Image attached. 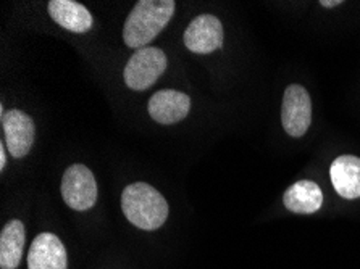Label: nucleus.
<instances>
[{
  "mask_svg": "<svg viewBox=\"0 0 360 269\" xmlns=\"http://www.w3.org/2000/svg\"><path fill=\"white\" fill-rule=\"evenodd\" d=\"M173 0H141L131 10L123 27V39L131 48H144L168 25L174 13Z\"/></svg>",
  "mask_w": 360,
  "mask_h": 269,
  "instance_id": "nucleus-1",
  "label": "nucleus"
},
{
  "mask_svg": "<svg viewBox=\"0 0 360 269\" xmlns=\"http://www.w3.org/2000/svg\"><path fill=\"white\" fill-rule=\"evenodd\" d=\"M122 210L131 224L144 230L159 229L168 218L165 197L146 183H134L124 188Z\"/></svg>",
  "mask_w": 360,
  "mask_h": 269,
  "instance_id": "nucleus-2",
  "label": "nucleus"
},
{
  "mask_svg": "<svg viewBox=\"0 0 360 269\" xmlns=\"http://www.w3.org/2000/svg\"><path fill=\"white\" fill-rule=\"evenodd\" d=\"M167 57L160 48L144 47L136 51L124 68V82L133 91H146L165 73Z\"/></svg>",
  "mask_w": 360,
  "mask_h": 269,
  "instance_id": "nucleus-3",
  "label": "nucleus"
},
{
  "mask_svg": "<svg viewBox=\"0 0 360 269\" xmlns=\"http://www.w3.org/2000/svg\"><path fill=\"white\" fill-rule=\"evenodd\" d=\"M62 197L76 211H86L97 202V183L92 171L84 164H72L63 174Z\"/></svg>",
  "mask_w": 360,
  "mask_h": 269,
  "instance_id": "nucleus-4",
  "label": "nucleus"
},
{
  "mask_svg": "<svg viewBox=\"0 0 360 269\" xmlns=\"http://www.w3.org/2000/svg\"><path fill=\"white\" fill-rule=\"evenodd\" d=\"M312 122V102L309 92L299 84L286 87L281 107V123L286 133L301 137L310 128Z\"/></svg>",
  "mask_w": 360,
  "mask_h": 269,
  "instance_id": "nucleus-5",
  "label": "nucleus"
},
{
  "mask_svg": "<svg viewBox=\"0 0 360 269\" xmlns=\"http://www.w3.org/2000/svg\"><path fill=\"white\" fill-rule=\"evenodd\" d=\"M184 46L194 53H212L223 46V26L217 16L200 15L184 31Z\"/></svg>",
  "mask_w": 360,
  "mask_h": 269,
  "instance_id": "nucleus-6",
  "label": "nucleus"
},
{
  "mask_svg": "<svg viewBox=\"0 0 360 269\" xmlns=\"http://www.w3.org/2000/svg\"><path fill=\"white\" fill-rule=\"evenodd\" d=\"M5 145L13 158H23L34 142V123L21 110H10L2 117Z\"/></svg>",
  "mask_w": 360,
  "mask_h": 269,
  "instance_id": "nucleus-7",
  "label": "nucleus"
},
{
  "mask_svg": "<svg viewBox=\"0 0 360 269\" xmlns=\"http://www.w3.org/2000/svg\"><path fill=\"white\" fill-rule=\"evenodd\" d=\"M191 98L179 91L163 89L155 92L149 100V114L160 124H174L188 117Z\"/></svg>",
  "mask_w": 360,
  "mask_h": 269,
  "instance_id": "nucleus-8",
  "label": "nucleus"
},
{
  "mask_svg": "<svg viewBox=\"0 0 360 269\" xmlns=\"http://www.w3.org/2000/svg\"><path fill=\"white\" fill-rule=\"evenodd\" d=\"M67 250L57 235L42 232L32 240L28 254L30 269H67Z\"/></svg>",
  "mask_w": 360,
  "mask_h": 269,
  "instance_id": "nucleus-9",
  "label": "nucleus"
},
{
  "mask_svg": "<svg viewBox=\"0 0 360 269\" xmlns=\"http://www.w3.org/2000/svg\"><path fill=\"white\" fill-rule=\"evenodd\" d=\"M330 176L333 188L342 199L354 200L360 197V158L352 155L338 157L331 163Z\"/></svg>",
  "mask_w": 360,
  "mask_h": 269,
  "instance_id": "nucleus-10",
  "label": "nucleus"
},
{
  "mask_svg": "<svg viewBox=\"0 0 360 269\" xmlns=\"http://www.w3.org/2000/svg\"><path fill=\"white\" fill-rule=\"evenodd\" d=\"M49 15L58 26L73 32H86L92 26V15L75 0H51Z\"/></svg>",
  "mask_w": 360,
  "mask_h": 269,
  "instance_id": "nucleus-11",
  "label": "nucleus"
},
{
  "mask_svg": "<svg viewBox=\"0 0 360 269\" xmlns=\"http://www.w3.org/2000/svg\"><path fill=\"white\" fill-rule=\"evenodd\" d=\"M283 202L289 211L312 215L323 205V192L314 181H299L285 192Z\"/></svg>",
  "mask_w": 360,
  "mask_h": 269,
  "instance_id": "nucleus-12",
  "label": "nucleus"
},
{
  "mask_svg": "<svg viewBox=\"0 0 360 269\" xmlns=\"http://www.w3.org/2000/svg\"><path fill=\"white\" fill-rule=\"evenodd\" d=\"M25 224L20 219H12L0 232V268L16 269L23 256Z\"/></svg>",
  "mask_w": 360,
  "mask_h": 269,
  "instance_id": "nucleus-13",
  "label": "nucleus"
},
{
  "mask_svg": "<svg viewBox=\"0 0 360 269\" xmlns=\"http://www.w3.org/2000/svg\"><path fill=\"white\" fill-rule=\"evenodd\" d=\"M5 148H7V145H5V142H2L0 144V169L4 171L5 164H7V155H5Z\"/></svg>",
  "mask_w": 360,
  "mask_h": 269,
  "instance_id": "nucleus-14",
  "label": "nucleus"
},
{
  "mask_svg": "<svg viewBox=\"0 0 360 269\" xmlns=\"http://www.w3.org/2000/svg\"><path fill=\"white\" fill-rule=\"evenodd\" d=\"M320 5H323L326 8H331V7H336V5H341V0H321Z\"/></svg>",
  "mask_w": 360,
  "mask_h": 269,
  "instance_id": "nucleus-15",
  "label": "nucleus"
}]
</instances>
